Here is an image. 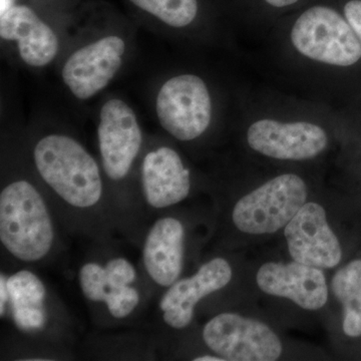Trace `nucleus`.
<instances>
[{
    "instance_id": "f257e3e1",
    "label": "nucleus",
    "mask_w": 361,
    "mask_h": 361,
    "mask_svg": "<svg viewBox=\"0 0 361 361\" xmlns=\"http://www.w3.org/2000/svg\"><path fill=\"white\" fill-rule=\"evenodd\" d=\"M33 157L42 179L68 205L90 208L101 200L103 182L99 166L75 140L47 135L37 142Z\"/></svg>"
},
{
    "instance_id": "f03ea898",
    "label": "nucleus",
    "mask_w": 361,
    "mask_h": 361,
    "mask_svg": "<svg viewBox=\"0 0 361 361\" xmlns=\"http://www.w3.org/2000/svg\"><path fill=\"white\" fill-rule=\"evenodd\" d=\"M54 229L37 188L27 180L11 183L0 194V241L23 262H37L51 251Z\"/></svg>"
},
{
    "instance_id": "7ed1b4c3",
    "label": "nucleus",
    "mask_w": 361,
    "mask_h": 361,
    "mask_svg": "<svg viewBox=\"0 0 361 361\" xmlns=\"http://www.w3.org/2000/svg\"><path fill=\"white\" fill-rule=\"evenodd\" d=\"M290 37L299 54L318 63L351 66L361 59L360 39L346 18L330 7L317 6L304 11Z\"/></svg>"
},
{
    "instance_id": "20e7f679",
    "label": "nucleus",
    "mask_w": 361,
    "mask_h": 361,
    "mask_svg": "<svg viewBox=\"0 0 361 361\" xmlns=\"http://www.w3.org/2000/svg\"><path fill=\"white\" fill-rule=\"evenodd\" d=\"M306 199L307 187L299 176H278L240 199L233 222L241 232L271 234L288 224Z\"/></svg>"
},
{
    "instance_id": "39448f33",
    "label": "nucleus",
    "mask_w": 361,
    "mask_h": 361,
    "mask_svg": "<svg viewBox=\"0 0 361 361\" xmlns=\"http://www.w3.org/2000/svg\"><path fill=\"white\" fill-rule=\"evenodd\" d=\"M157 115L161 127L180 141H192L206 132L212 118L208 87L198 75L170 78L157 97Z\"/></svg>"
},
{
    "instance_id": "423d86ee",
    "label": "nucleus",
    "mask_w": 361,
    "mask_h": 361,
    "mask_svg": "<svg viewBox=\"0 0 361 361\" xmlns=\"http://www.w3.org/2000/svg\"><path fill=\"white\" fill-rule=\"evenodd\" d=\"M203 339L216 355L230 361H274L282 353L276 334L264 323L222 313L203 329Z\"/></svg>"
},
{
    "instance_id": "0eeeda50",
    "label": "nucleus",
    "mask_w": 361,
    "mask_h": 361,
    "mask_svg": "<svg viewBox=\"0 0 361 361\" xmlns=\"http://www.w3.org/2000/svg\"><path fill=\"white\" fill-rule=\"evenodd\" d=\"M99 152L104 172L120 180L129 174L142 146V130L129 104L113 99L104 104L99 115Z\"/></svg>"
},
{
    "instance_id": "6e6552de",
    "label": "nucleus",
    "mask_w": 361,
    "mask_h": 361,
    "mask_svg": "<svg viewBox=\"0 0 361 361\" xmlns=\"http://www.w3.org/2000/svg\"><path fill=\"white\" fill-rule=\"evenodd\" d=\"M247 141L252 149L266 157L303 161L322 153L329 144V137L315 123H281L263 118L249 127Z\"/></svg>"
},
{
    "instance_id": "1a4fd4ad",
    "label": "nucleus",
    "mask_w": 361,
    "mask_h": 361,
    "mask_svg": "<svg viewBox=\"0 0 361 361\" xmlns=\"http://www.w3.org/2000/svg\"><path fill=\"white\" fill-rule=\"evenodd\" d=\"M284 234L294 261L319 269H329L341 262V244L319 204H304L285 226Z\"/></svg>"
},
{
    "instance_id": "9d476101",
    "label": "nucleus",
    "mask_w": 361,
    "mask_h": 361,
    "mask_svg": "<svg viewBox=\"0 0 361 361\" xmlns=\"http://www.w3.org/2000/svg\"><path fill=\"white\" fill-rule=\"evenodd\" d=\"M125 42L106 37L73 52L63 68V78L71 92L87 99L106 87L122 66Z\"/></svg>"
},
{
    "instance_id": "9b49d317",
    "label": "nucleus",
    "mask_w": 361,
    "mask_h": 361,
    "mask_svg": "<svg viewBox=\"0 0 361 361\" xmlns=\"http://www.w3.org/2000/svg\"><path fill=\"white\" fill-rule=\"evenodd\" d=\"M232 269L223 258H215L202 266L196 274L177 280L161 299L164 322L175 329L189 326L195 307L204 297L224 288L231 281Z\"/></svg>"
},
{
    "instance_id": "f8f14e48",
    "label": "nucleus",
    "mask_w": 361,
    "mask_h": 361,
    "mask_svg": "<svg viewBox=\"0 0 361 361\" xmlns=\"http://www.w3.org/2000/svg\"><path fill=\"white\" fill-rule=\"evenodd\" d=\"M256 280L265 293L290 299L303 310H320L329 298L322 271L297 261L289 264L266 263L259 269Z\"/></svg>"
},
{
    "instance_id": "ddd939ff",
    "label": "nucleus",
    "mask_w": 361,
    "mask_h": 361,
    "mask_svg": "<svg viewBox=\"0 0 361 361\" xmlns=\"http://www.w3.org/2000/svg\"><path fill=\"white\" fill-rule=\"evenodd\" d=\"M145 198L155 209L176 205L187 198L191 189L190 172L179 154L168 147L149 152L142 168Z\"/></svg>"
},
{
    "instance_id": "4468645a",
    "label": "nucleus",
    "mask_w": 361,
    "mask_h": 361,
    "mask_svg": "<svg viewBox=\"0 0 361 361\" xmlns=\"http://www.w3.org/2000/svg\"><path fill=\"white\" fill-rule=\"evenodd\" d=\"M0 35L16 40L21 59L32 66L49 65L58 54L56 33L25 6H13L0 16Z\"/></svg>"
},
{
    "instance_id": "2eb2a0df",
    "label": "nucleus",
    "mask_w": 361,
    "mask_h": 361,
    "mask_svg": "<svg viewBox=\"0 0 361 361\" xmlns=\"http://www.w3.org/2000/svg\"><path fill=\"white\" fill-rule=\"evenodd\" d=\"M184 237L182 223L171 217L157 221L147 235L142 251L145 268L160 286H172L180 276Z\"/></svg>"
},
{
    "instance_id": "dca6fc26",
    "label": "nucleus",
    "mask_w": 361,
    "mask_h": 361,
    "mask_svg": "<svg viewBox=\"0 0 361 361\" xmlns=\"http://www.w3.org/2000/svg\"><path fill=\"white\" fill-rule=\"evenodd\" d=\"M6 287L16 325L26 331L42 329L47 322V292L42 280L30 271L21 270L6 279Z\"/></svg>"
},
{
    "instance_id": "f3484780",
    "label": "nucleus",
    "mask_w": 361,
    "mask_h": 361,
    "mask_svg": "<svg viewBox=\"0 0 361 361\" xmlns=\"http://www.w3.org/2000/svg\"><path fill=\"white\" fill-rule=\"evenodd\" d=\"M332 291L344 307L343 330L346 336H361V260L337 271Z\"/></svg>"
},
{
    "instance_id": "a211bd4d",
    "label": "nucleus",
    "mask_w": 361,
    "mask_h": 361,
    "mask_svg": "<svg viewBox=\"0 0 361 361\" xmlns=\"http://www.w3.org/2000/svg\"><path fill=\"white\" fill-rule=\"evenodd\" d=\"M135 6L153 14L174 27H184L193 23L198 13L197 0H130Z\"/></svg>"
},
{
    "instance_id": "6ab92c4d",
    "label": "nucleus",
    "mask_w": 361,
    "mask_h": 361,
    "mask_svg": "<svg viewBox=\"0 0 361 361\" xmlns=\"http://www.w3.org/2000/svg\"><path fill=\"white\" fill-rule=\"evenodd\" d=\"M80 288L85 298L94 302H104L106 295V269L97 263H87L78 274Z\"/></svg>"
},
{
    "instance_id": "aec40b11",
    "label": "nucleus",
    "mask_w": 361,
    "mask_h": 361,
    "mask_svg": "<svg viewBox=\"0 0 361 361\" xmlns=\"http://www.w3.org/2000/svg\"><path fill=\"white\" fill-rule=\"evenodd\" d=\"M114 317L122 319L129 316L140 302V294L137 289L128 285L109 292L104 301Z\"/></svg>"
},
{
    "instance_id": "412c9836",
    "label": "nucleus",
    "mask_w": 361,
    "mask_h": 361,
    "mask_svg": "<svg viewBox=\"0 0 361 361\" xmlns=\"http://www.w3.org/2000/svg\"><path fill=\"white\" fill-rule=\"evenodd\" d=\"M104 269H106V289H108L106 295L113 289L132 284L137 276L134 266L126 258L111 259L104 266Z\"/></svg>"
},
{
    "instance_id": "4be33fe9",
    "label": "nucleus",
    "mask_w": 361,
    "mask_h": 361,
    "mask_svg": "<svg viewBox=\"0 0 361 361\" xmlns=\"http://www.w3.org/2000/svg\"><path fill=\"white\" fill-rule=\"evenodd\" d=\"M344 18L361 44V0H350L344 6Z\"/></svg>"
},
{
    "instance_id": "5701e85b",
    "label": "nucleus",
    "mask_w": 361,
    "mask_h": 361,
    "mask_svg": "<svg viewBox=\"0 0 361 361\" xmlns=\"http://www.w3.org/2000/svg\"><path fill=\"white\" fill-rule=\"evenodd\" d=\"M8 291H7L6 279L4 275L0 276V315L4 316L6 310V304L8 301Z\"/></svg>"
},
{
    "instance_id": "b1692460",
    "label": "nucleus",
    "mask_w": 361,
    "mask_h": 361,
    "mask_svg": "<svg viewBox=\"0 0 361 361\" xmlns=\"http://www.w3.org/2000/svg\"><path fill=\"white\" fill-rule=\"evenodd\" d=\"M265 1L270 6L281 8V7L290 6L296 4L298 0H265Z\"/></svg>"
},
{
    "instance_id": "393cba45",
    "label": "nucleus",
    "mask_w": 361,
    "mask_h": 361,
    "mask_svg": "<svg viewBox=\"0 0 361 361\" xmlns=\"http://www.w3.org/2000/svg\"><path fill=\"white\" fill-rule=\"evenodd\" d=\"M13 6V0H0V16Z\"/></svg>"
},
{
    "instance_id": "a878e982",
    "label": "nucleus",
    "mask_w": 361,
    "mask_h": 361,
    "mask_svg": "<svg viewBox=\"0 0 361 361\" xmlns=\"http://www.w3.org/2000/svg\"><path fill=\"white\" fill-rule=\"evenodd\" d=\"M194 360L196 361H224V358L221 357H215V356L211 355H205L200 356V357H196Z\"/></svg>"
}]
</instances>
